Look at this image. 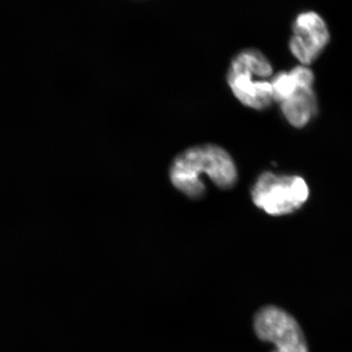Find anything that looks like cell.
<instances>
[{"label": "cell", "instance_id": "cell-5", "mask_svg": "<svg viewBox=\"0 0 352 352\" xmlns=\"http://www.w3.org/2000/svg\"><path fill=\"white\" fill-rule=\"evenodd\" d=\"M289 50L301 65H309L319 58L330 41V32L319 13L305 11L294 21Z\"/></svg>", "mask_w": 352, "mask_h": 352}, {"label": "cell", "instance_id": "cell-1", "mask_svg": "<svg viewBox=\"0 0 352 352\" xmlns=\"http://www.w3.org/2000/svg\"><path fill=\"white\" fill-rule=\"evenodd\" d=\"M204 175L220 189L232 188L237 179L236 167L230 153L215 144L187 149L175 157L170 170L175 188L193 200L205 195Z\"/></svg>", "mask_w": 352, "mask_h": 352}, {"label": "cell", "instance_id": "cell-4", "mask_svg": "<svg viewBox=\"0 0 352 352\" xmlns=\"http://www.w3.org/2000/svg\"><path fill=\"white\" fill-rule=\"evenodd\" d=\"M254 329L259 340L275 346L272 352H309L300 325L283 308L261 307L254 315Z\"/></svg>", "mask_w": 352, "mask_h": 352}, {"label": "cell", "instance_id": "cell-7", "mask_svg": "<svg viewBox=\"0 0 352 352\" xmlns=\"http://www.w3.org/2000/svg\"><path fill=\"white\" fill-rule=\"evenodd\" d=\"M315 76L307 65H299L289 72H281L272 79L274 98L276 102L284 100L302 87H314Z\"/></svg>", "mask_w": 352, "mask_h": 352}, {"label": "cell", "instance_id": "cell-3", "mask_svg": "<svg viewBox=\"0 0 352 352\" xmlns=\"http://www.w3.org/2000/svg\"><path fill=\"white\" fill-rule=\"evenodd\" d=\"M254 204L271 215L294 212L305 204L309 188L299 176L265 173L259 176L252 192Z\"/></svg>", "mask_w": 352, "mask_h": 352}, {"label": "cell", "instance_id": "cell-2", "mask_svg": "<svg viewBox=\"0 0 352 352\" xmlns=\"http://www.w3.org/2000/svg\"><path fill=\"white\" fill-rule=\"evenodd\" d=\"M274 68L267 57L256 50L241 52L232 60L228 82L233 94L245 107L261 110L274 101L271 81Z\"/></svg>", "mask_w": 352, "mask_h": 352}, {"label": "cell", "instance_id": "cell-6", "mask_svg": "<svg viewBox=\"0 0 352 352\" xmlns=\"http://www.w3.org/2000/svg\"><path fill=\"white\" fill-rule=\"evenodd\" d=\"M280 104L286 120L298 129L306 126L318 111L314 87L299 88Z\"/></svg>", "mask_w": 352, "mask_h": 352}]
</instances>
